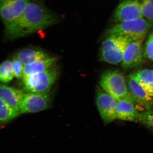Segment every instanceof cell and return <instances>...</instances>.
Masks as SVG:
<instances>
[{
  "mask_svg": "<svg viewBox=\"0 0 153 153\" xmlns=\"http://www.w3.org/2000/svg\"><path fill=\"white\" fill-rule=\"evenodd\" d=\"M57 20L45 7L30 2L21 15L5 27V34L10 40L22 38L52 26Z\"/></svg>",
  "mask_w": 153,
  "mask_h": 153,
  "instance_id": "cell-1",
  "label": "cell"
},
{
  "mask_svg": "<svg viewBox=\"0 0 153 153\" xmlns=\"http://www.w3.org/2000/svg\"><path fill=\"white\" fill-rule=\"evenodd\" d=\"M100 84L103 90L117 101L126 100L134 102L129 91L126 80L120 71L117 70L105 71L100 77Z\"/></svg>",
  "mask_w": 153,
  "mask_h": 153,
  "instance_id": "cell-2",
  "label": "cell"
},
{
  "mask_svg": "<svg viewBox=\"0 0 153 153\" xmlns=\"http://www.w3.org/2000/svg\"><path fill=\"white\" fill-rule=\"evenodd\" d=\"M153 24L144 18L120 22L108 30V35L120 36L134 41L145 38Z\"/></svg>",
  "mask_w": 153,
  "mask_h": 153,
  "instance_id": "cell-3",
  "label": "cell"
},
{
  "mask_svg": "<svg viewBox=\"0 0 153 153\" xmlns=\"http://www.w3.org/2000/svg\"><path fill=\"white\" fill-rule=\"evenodd\" d=\"M131 41L121 36L108 35L100 47V59L103 62L113 65L122 63L126 48Z\"/></svg>",
  "mask_w": 153,
  "mask_h": 153,
  "instance_id": "cell-4",
  "label": "cell"
},
{
  "mask_svg": "<svg viewBox=\"0 0 153 153\" xmlns=\"http://www.w3.org/2000/svg\"><path fill=\"white\" fill-rule=\"evenodd\" d=\"M58 76V71L51 68L42 72L24 76V89L26 92H45L55 83Z\"/></svg>",
  "mask_w": 153,
  "mask_h": 153,
  "instance_id": "cell-5",
  "label": "cell"
},
{
  "mask_svg": "<svg viewBox=\"0 0 153 153\" xmlns=\"http://www.w3.org/2000/svg\"><path fill=\"white\" fill-rule=\"evenodd\" d=\"M51 102L49 91L26 92L23 96L20 106L21 113H33L47 109Z\"/></svg>",
  "mask_w": 153,
  "mask_h": 153,
  "instance_id": "cell-6",
  "label": "cell"
},
{
  "mask_svg": "<svg viewBox=\"0 0 153 153\" xmlns=\"http://www.w3.org/2000/svg\"><path fill=\"white\" fill-rule=\"evenodd\" d=\"M117 100L99 87L97 90L96 104L102 119L105 124L112 122L116 119Z\"/></svg>",
  "mask_w": 153,
  "mask_h": 153,
  "instance_id": "cell-7",
  "label": "cell"
},
{
  "mask_svg": "<svg viewBox=\"0 0 153 153\" xmlns=\"http://www.w3.org/2000/svg\"><path fill=\"white\" fill-rule=\"evenodd\" d=\"M145 38L131 41L127 46L122 62L124 70H129L142 63L144 53L143 43Z\"/></svg>",
  "mask_w": 153,
  "mask_h": 153,
  "instance_id": "cell-8",
  "label": "cell"
},
{
  "mask_svg": "<svg viewBox=\"0 0 153 153\" xmlns=\"http://www.w3.org/2000/svg\"><path fill=\"white\" fill-rule=\"evenodd\" d=\"M30 0H0V18L5 27L23 13Z\"/></svg>",
  "mask_w": 153,
  "mask_h": 153,
  "instance_id": "cell-9",
  "label": "cell"
},
{
  "mask_svg": "<svg viewBox=\"0 0 153 153\" xmlns=\"http://www.w3.org/2000/svg\"><path fill=\"white\" fill-rule=\"evenodd\" d=\"M126 82L135 106L149 110L153 105V97L149 95L135 79L133 74H129Z\"/></svg>",
  "mask_w": 153,
  "mask_h": 153,
  "instance_id": "cell-10",
  "label": "cell"
},
{
  "mask_svg": "<svg viewBox=\"0 0 153 153\" xmlns=\"http://www.w3.org/2000/svg\"><path fill=\"white\" fill-rule=\"evenodd\" d=\"M143 18L140 7L137 0H124L119 4L114 13L117 23Z\"/></svg>",
  "mask_w": 153,
  "mask_h": 153,
  "instance_id": "cell-11",
  "label": "cell"
},
{
  "mask_svg": "<svg viewBox=\"0 0 153 153\" xmlns=\"http://www.w3.org/2000/svg\"><path fill=\"white\" fill-rule=\"evenodd\" d=\"M140 113L132 102L123 100L117 101L116 118L127 121L138 122Z\"/></svg>",
  "mask_w": 153,
  "mask_h": 153,
  "instance_id": "cell-12",
  "label": "cell"
},
{
  "mask_svg": "<svg viewBox=\"0 0 153 153\" xmlns=\"http://www.w3.org/2000/svg\"><path fill=\"white\" fill-rule=\"evenodd\" d=\"M25 93L23 91L0 84V98L11 107L19 111L20 104Z\"/></svg>",
  "mask_w": 153,
  "mask_h": 153,
  "instance_id": "cell-13",
  "label": "cell"
},
{
  "mask_svg": "<svg viewBox=\"0 0 153 153\" xmlns=\"http://www.w3.org/2000/svg\"><path fill=\"white\" fill-rule=\"evenodd\" d=\"M57 61L55 57H49L46 59L35 61L24 65L23 76L42 72L52 68Z\"/></svg>",
  "mask_w": 153,
  "mask_h": 153,
  "instance_id": "cell-14",
  "label": "cell"
},
{
  "mask_svg": "<svg viewBox=\"0 0 153 153\" xmlns=\"http://www.w3.org/2000/svg\"><path fill=\"white\" fill-rule=\"evenodd\" d=\"M14 57H16L25 65L38 60L46 59L50 56L46 52L42 50L27 48L22 49L17 52Z\"/></svg>",
  "mask_w": 153,
  "mask_h": 153,
  "instance_id": "cell-15",
  "label": "cell"
},
{
  "mask_svg": "<svg viewBox=\"0 0 153 153\" xmlns=\"http://www.w3.org/2000/svg\"><path fill=\"white\" fill-rule=\"evenodd\" d=\"M133 74L144 90L153 97V69H140Z\"/></svg>",
  "mask_w": 153,
  "mask_h": 153,
  "instance_id": "cell-16",
  "label": "cell"
},
{
  "mask_svg": "<svg viewBox=\"0 0 153 153\" xmlns=\"http://www.w3.org/2000/svg\"><path fill=\"white\" fill-rule=\"evenodd\" d=\"M20 114V111L11 107L0 98V126L10 122Z\"/></svg>",
  "mask_w": 153,
  "mask_h": 153,
  "instance_id": "cell-17",
  "label": "cell"
},
{
  "mask_svg": "<svg viewBox=\"0 0 153 153\" xmlns=\"http://www.w3.org/2000/svg\"><path fill=\"white\" fill-rule=\"evenodd\" d=\"M14 77L12 61L5 60L0 64V81L7 83L12 81Z\"/></svg>",
  "mask_w": 153,
  "mask_h": 153,
  "instance_id": "cell-18",
  "label": "cell"
},
{
  "mask_svg": "<svg viewBox=\"0 0 153 153\" xmlns=\"http://www.w3.org/2000/svg\"><path fill=\"white\" fill-rule=\"evenodd\" d=\"M139 4L143 17L153 24V0H137Z\"/></svg>",
  "mask_w": 153,
  "mask_h": 153,
  "instance_id": "cell-19",
  "label": "cell"
},
{
  "mask_svg": "<svg viewBox=\"0 0 153 153\" xmlns=\"http://www.w3.org/2000/svg\"><path fill=\"white\" fill-rule=\"evenodd\" d=\"M138 122L153 131V110H149L140 113Z\"/></svg>",
  "mask_w": 153,
  "mask_h": 153,
  "instance_id": "cell-20",
  "label": "cell"
},
{
  "mask_svg": "<svg viewBox=\"0 0 153 153\" xmlns=\"http://www.w3.org/2000/svg\"><path fill=\"white\" fill-rule=\"evenodd\" d=\"M14 76L17 78H22L23 76L24 64L16 57H14L12 60Z\"/></svg>",
  "mask_w": 153,
  "mask_h": 153,
  "instance_id": "cell-21",
  "label": "cell"
},
{
  "mask_svg": "<svg viewBox=\"0 0 153 153\" xmlns=\"http://www.w3.org/2000/svg\"><path fill=\"white\" fill-rule=\"evenodd\" d=\"M144 54L149 60L153 61V32L151 33L146 42Z\"/></svg>",
  "mask_w": 153,
  "mask_h": 153,
  "instance_id": "cell-22",
  "label": "cell"
}]
</instances>
